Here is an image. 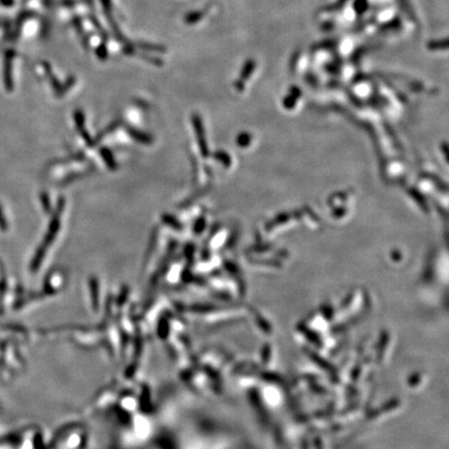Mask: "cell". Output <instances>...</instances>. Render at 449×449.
Wrapping results in <instances>:
<instances>
[{
    "label": "cell",
    "instance_id": "6da1fadb",
    "mask_svg": "<svg viewBox=\"0 0 449 449\" xmlns=\"http://www.w3.org/2000/svg\"><path fill=\"white\" fill-rule=\"evenodd\" d=\"M64 206H65V200H64V197L60 196L57 201L56 212H55V214H53V218L49 224L47 234H46V236H45V239H44L45 245H51L53 240H55V238L56 237L57 232L60 228V214L62 212V209H64Z\"/></svg>",
    "mask_w": 449,
    "mask_h": 449
},
{
    "label": "cell",
    "instance_id": "7a4b0ae2",
    "mask_svg": "<svg viewBox=\"0 0 449 449\" xmlns=\"http://www.w3.org/2000/svg\"><path fill=\"white\" fill-rule=\"evenodd\" d=\"M193 124H194L195 131H196V134L197 142H199V146H200V149H201V152H202V155L203 156H207L208 155V149H207V146H206V141H205V138H204L203 125H202L201 118L197 114H194L193 115Z\"/></svg>",
    "mask_w": 449,
    "mask_h": 449
},
{
    "label": "cell",
    "instance_id": "3957f363",
    "mask_svg": "<svg viewBox=\"0 0 449 449\" xmlns=\"http://www.w3.org/2000/svg\"><path fill=\"white\" fill-rule=\"evenodd\" d=\"M74 120H75L76 127H77V130L80 133V136L83 137V139L85 140V142L87 143L88 146H93L94 145L93 140H92L91 136H89V134L87 133V131L85 129V126H84V112L80 110L75 111L74 112Z\"/></svg>",
    "mask_w": 449,
    "mask_h": 449
},
{
    "label": "cell",
    "instance_id": "277c9868",
    "mask_svg": "<svg viewBox=\"0 0 449 449\" xmlns=\"http://www.w3.org/2000/svg\"><path fill=\"white\" fill-rule=\"evenodd\" d=\"M127 131L132 139H134L140 143H143V145H150V143H152V141H153V139H152V137H150L149 134H147L145 132H141L136 128L128 127Z\"/></svg>",
    "mask_w": 449,
    "mask_h": 449
},
{
    "label": "cell",
    "instance_id": "5b68a950",
    "mask_svg": "<svg viewBox=\"0 0 449 449\" xmlns=\"http://www.w3.org/2000/svg\"><path fill=\"white\" fill-rule=\"evenodd\" d=\"M100 154H101V156H102V158L104 160V163L106 164L107 168H109L112 170H114V169L118 168V165H116L115 160H114V158H113L110 149H107L105 147L101 148L100 149Z\"/></svg>",
    "mask_w": 449,
    "mask_h": 449
},
{
    "label": "cell",
    "instance_id": "8992f818",
    "mask_svg": "<svg viewBox=\"0 0 449 449\" xmlns=\"http://www.w3.org/2000/svg\"><path fill=\"white\" fill-rule=\"evenodd\" d=\"M161 220H163V222L166 224H168V226H169L170 228H173L175 230H181L182 229L181 223L179 222L175 217H173V215H170L168 213H164L163 217H161Z\"/></svg>",
    "mask_w": 449,
    "mask_h": 449
},
{
    "label": "cell",
    "instance_id": "52a82bcc",
    "mask_svg": "<svg viewBox=\"0 0 449 449\" xmlns=\"http://www.w3.org/2000/svg\"><path fill=\"white\" fill-rule=\"evenodd\" d=\"M45 70H46V72H47V75H48V76H49V78H50V83H51V84H52V87H53V89H55V92H56V95L59 97V94H60V89H61V84H59L58 80L56 78V76L52 74L51 69H50V67H49L48 65L45 66Z\"/></svg>",
    "mask_w": 449,
    "mask_h": 449
},
{
    "label": "cell",
    "instance_id": "ba28073f",
    "mask_svg": "<svg viewBox=\"0 0 449 449\" xmlns=\"http://www.w3.org/2000/svg\"><path fill=\"white\" fill-rule=\"evenodd\" d=\"M138 46L145 51H154V52H166V48L161 45L148 44V43H138Z\"/></svg>",
    "mask_w": 449,
    "mask_h": 449
},
{
    "label": "cell",
    "instance_id": "9c48e42d",
    "mask_svg": "<svg viewBox=\"0 0 449 449\" xmlns=\"http://www.w3.org/2000/svg\"><path fill=\"white\" fill-rule=\"evenodd\" d=\"M203 16H204V12H200V11L192 12L185 16V22L187 24H195L196 22H199L203 18Z\"/></svg>",
    "mask_w": 449,
    "mask_h": 449
},
{
    "label": "cell",
    "instance_id": "30bf717a",
    "mask_svg": "<svg viewBox=\"0 0 449 449\" xmlns=\"http://www.w3.org/2000/svg\"><path fill=\"white\" fill-rule=\"evenodd\" d=\"M41 202H42V206L44 208V211L46 213H50L51 212V203H50V200H49V196H48V195L46 193L41 194Z\"/></svg>",
    "mask_w": 449,
    "mask_h": 449
},
{
    "label": "cell",
    "instance_id": "8fae6325",
    "mask_svg": "<svg viewBox=\"0 0 449 449\" xmlns=\"http://www.w3.org/2000/svg\"><path fill=\"white\" fill-rule=\"evenodd\" d=\"M75 80H76V78H75L74 76H70V77L68 78V80L66 82V84H65L64 85H61V89H60L59 97L64 95L70 87L73 86V84H75Z\"/></svg>",
    "mask_w": 449,
    "mask_h": 449
},
{
    "label": "cell",
    "instance_id": "7c38bea8",
    "mask_svg": "<svg viewBox=\"0 0 449 449\" xmlns=\"http://www.w3.org/2000/svg\"><path fill=\"white\" fill-rule=\"evenodd\" d=\"M96 55L97 56L99 57V59H101V60H105L107 56H109V52H107V49H106V46L104 44L100 45V46H99L96 50Z\"/></svg>",
    "mask_w": 449,
    "mask_h": 449
},
{
    "label": "cell",
    "instance_id": "4fadbf2b",
    "mask_svg": "<svg viewBox=\"0 0 449 449\" xmlns=\"http://www.w3.org/2000/svg\"><path fill=\"white\" fill-rule=\"evenodd\" d=\"M44 255H45V249L44 248H39V250L37 251V254H35V259L33 261V264L35 265V267H37L39 262L43 259Z\"/></svg>",
    "mask_w": 449,
    "mask_h": 449
},
{
    "label": "cell",
    "instance_id": "5bb4252c",
    "mask_svg": "<svg viewBox=\"0 0 449 449\" xmlns=\"http://www.w3.org/2000/svg\"><path fill=\"white\" fill-rule=\"evenodd\" d=\"M118 126H119V122H114V123L111 124V125H110V127H107V128H106V129H105V130H104V131H103L101 134H99L98 138H97V140H99V139H102V138L105 136V134H107V133H109V132L112 131L113 129H115V128L118 127Z\"/></svg>",
    "mask_w": 449,
    "mask_h": 449
},
{
    "label": "cell",
    "instance_id": "9a60e30c",
    "mask_svg": "<svg viewBox=\"0 0 449 449\" xmlns=\"http://www.w3.org/2000/svg\"><path fill=\"white\" fill-rule=\"evenodd\" d=\"M204 226H205V221L203 219H199L196 221V224H195V232H196V234H199V233L202 232V230L204 229Z\"/></svg>",
    "mask_w": 449,
    "mask_h": 449
},
{
    "label": "cell",
    "instance_id": "2e32d148",
    "mask_svg": "<svg viewBox=\"0 0 449 449\" xmlns=\"http://www.w3.org/2000/svg\"><path fill=\"white\" fill-rule=\"evenodd\" d=\"M101 3L104 7V10L105 12L107 13L109 12V14H107V16H110L111 15V12H112V1L111 0H101Z\"/></svg>",
    "mask_w": 449,
    "mask_h": 449
},
{
    "label": "cell",
    "instance_id": "e0dca14e",
    "mask_svg": "<svg viewBox=\"0 0 449 449\" xmlns=\"http://www.w3.org/2000/svg\"><path fill=\"white\" fill-rule=\"evenodd\" d=\"M0 228H1L2 230H5V229L7 228L6 221H5V219L3 218V213H2L1 207H0Z\"/></svg>",
    "mask_w": 449,
    "mask_h": 449
},
{
    "label": "cell",
    "instance_id": "ac0fdd59",
    "mask_svg": "<svg viewBox=\"0 0 449 449\" xmlns=\"http://www.w3.org/2000/svg\"><path fill=\"white\" fill-rule=\"evenodd\" d=\"M123 52L125 53V55L131 56L134 53V48H133V46H131V45H125V47L123 48Z\"/></svg>",
    "mask_w": 449,
    "mask_h": 449
},
{
    "label": "cell",
    "instance_id": "d6986e66",
    "mask_svg": "<svg viewBox=\"0 0 449 449\" xmlns=\"http://www.w3.org/2000/svg\"><path fill=\"white\" fill-rule=\"evenodd\" d=\"M61 4L66 5V6H71V5L76 4V1H74V0H62Z\"/></svg>",
    "mask_w": 449,
    "mask_h": 449
}]
</instances>
